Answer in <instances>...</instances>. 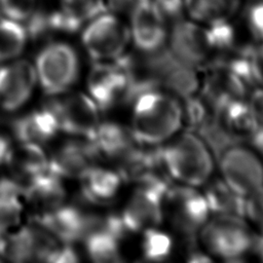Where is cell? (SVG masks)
<instances>
[{"instance_id":"1","label":"cell","mask_w":263,"mask_h":263,"mask_svg":"<svg viewBox=\"0 0 263 263\" xmlns=\"http://www.w3.org/2000/svg\"><path fill=\"white\" fill-rule=\"evenodd\" d=\"M132 134L143 145L157 146L177 135L183 124L182 100L161 88L150 89L134 100Z\"/></svg>"},{"instance_id":"2","label":"cell","mask_w":263,"mask_h":263,"mask_svg":"<svg viewBox=\"0 0 263 263\" xmlns=\"http://www.w3.org/2000/svg\"><path fill=\"white\" fill-rule=\"evenodd\" d=\"M164 167L171 179L182 185H205L213 175L215 157L198 134L179 132L160 147Z\"/></svg>"},{"instance_id":"3","label":"cell","mask_w":263,"mask_h":263,"mask_svg":"<svg viewBox=\"0 0 263 263\" xmlns=\"http://www.w3.org/2000/svg\"><path fill=\"white\" fill-rule=\"evenodd\" d=\"M256 236L245 218L214 215L198 232L197 239L212 257L239 261L253 250Z\"/></svg>"},{"instance_id":"4","label":"cell","mask_w":263,"mask_h":263,"mask_svg":"<svg viewBox=\"0 0 263 263\" xmlns=\"http://www.w3.org/2000/svg\"><path fill=\"white\" fill-rule=\"evenodd\" d=\"M163 214L181 238L193 242L198 232L211 217L202 192L195 187L180 184L171 186L163 199Z\"/></svg>"},{"instance_id":"5","label":"cell","mask_w":263,"mask_h":263,"mask_svg":"<svg viewBox=\"0 0 263 263\" xmlns=\"http://www.w3.org/2000/svg\"><path fill=\"white\" fill-rule=\"evenodd\" d=\"M130 41L128 24L117 14L104 12L90 18L81 34V42L95 62H109L124 54Z\"/></svg>"},{"instance_id":"6","label":"cell","mask_w":263,"mask_h":263,"mask_svg":"<svg viewBox=\"0 0 263 263\" xmlns=\"http://www.w3.org/2000/svg\"><path fill=\"white\" fill-rule=\"evenodd\" d=\"M221 179L247 197L263 186V157L252 146L236 142L218 157Z\"/></svg>"},{"instance_id":"7","label":"cell","mask_w":263,"mask_h":263,"mask_svg":"<svg viewBox=\"0 0 263 263\" xmlns=\"http://www.w3.org/2000/svg\"><path fill=\"white\" fill-rule=\"evenodd\" d=\"M35 66L37 80L47 95L67 90L78 77L77 52L65 42H52L44 46L36 58Z\"/></svg>"},{"instance_id":"8","label":"cell","mask_w":263,"mask_h":263,"mask_svg":"<svg viewBox=\"0 0 263 263\" xmlns=\"http://www.w3.org/2000/svg\"><path fill=\"white\" fill-rule=\"evenodd\" d=\"M166 42L179 62L195 69L209 67L216 59L209 28L188 17L174 21Z\"/></svg>"},{"instance_id":"9","label":"cell","mask_w":263,"mask_h":263,"mask_svg":"<svg viewBox=\"0 0 263 263\" xmlns=\"http://www.w3.org/2000/svg\"><path fill=\"white\" fill-rule=\"evenodd\" d=\"M167 22L155 0H136L129 13L130 41L144 53L160 50L167 41Z\"/></svg>"},{"instance_id":"10","label":"cell","mask_w":263,"mask_h":263,"mask_svg":"<svg viewBox=\"0 0 263 263\" xmlns=\"http://www.w3.org/2000/svg\"><path fill=\"white\" fill-rule=\"evenodd\" d=\"M47 106L54 112L60 129L84 139H92L100 124V108L91 98L76 92L63 100L52 101Z\"/></svg>"},{"instance_id":"11","label":"cell","mask_w":263,"mask_h":263,"mask_svg":"<svg viewBox=\"0 0 263 263\" xmlns=\"http://www.w3.org/2000/svg\"><path fill=\"white\" fill-rule=\"evenodd\" d=\"M91 99L102 110L120 102L126 103L128 77L121 57L109 62H96L87 80Z\"/></svg>"},{"instance_id":"12","label":"cell","mask_w":263,"mask_h":263,"mask_svg":"<svg viewBox=\"0 0 263 263\" xmlns=\"http://www.w3.org/2000/svg\"><path fill=\"white\" fill-rule=\"evenodd\" d=\"M168 189L140 184L120 216L126 231L137 232L157 227L163 219V199Z\"/></svg>"},{"instance_id":"13","label":"cell","mask_w":263,"mask_h":263,"mask_svg":"<svg viewBox=\"0 0 263 263\" xmlns=\"http://www.w3.org/2000/svg\"><path fill=\"white\" fill-rule=\"evenodd\" d=\"M35 67L28 61H17L0 68V108L15 111L31 97L36 84Z\"/></svg>"},{"instance_id":"14","label":"cell","mask_w":263,"mask_h":263,"mask_svg":"<svg viewBox=\"0 0 263 263\" xmlns=\"http://www.w3.org/2000/svg\"><path fill=\"white\" fill-rule=\"evenodd\" d=\"M90 219L91 214L83 213L75 206L62 204L38 215L35 223L59 240L71 243L86 237L89 231Z\"/></svg>"},{"instance_id":"15","label":"cell","mask_w":263,"mask_h":263,"mask_svg":"<svg viewBox=\"0 0 263 263\" xmlns=\"http://www.w3.org/2000/svg\"><path fill=\"white\" fill-rule=\"evenodd\" d=\"M99 156L90 140H71L62 144L49 158L48 171L61 178L81 177L93 166Z\"/></svg>"},{"instance_id":"16","label":"cell","mask_w":263,"mask_h":263,"mask_svg":"<svg viewBox=\"0 0 263 263\" xmlns=\"http://www.w3.org/2000/svg\"><path fill=\"white\" fill-rule=\"evenodd\" d=\"M60 125L49 106L24 115L12 122L14 137L24 143L41 144L54 137Z\"/></svg>"},{"instance_id":"17","label":"cell","mask_w":263,"mask_h":263,"mask_svg":"<svg viewBox=\"0 0 263 263\" xmlns=\"http://www.w3.org/2000/svg\"><path fill=\"white\" fill-rule=\"evenodd\" d=\"M23 194L31 205L43 213L62 205L66 190L61 177L47 171L28 180Z\"/></svg>"},{"instance_id":"18","label":"cell","mask_w":263,"mask_h":263,"mask_svg":"<svg viewBox=\"0 0 263 263\" xmlns=\"http://www.w3.org/2000/svg\"><path fill=\"white\" fill-rule=\"evenodd\" d=\"M242 0H185L186 17L206 27L233 20L239 14Z\"/></svg>"},{"instance_id":"19","label":"cell","mask_w":263,"mask_h":263,"mask_svg":"<svg viewBox=\"0 0 263 263\" xmlns=\"http://www.w3.org/2000/svg\"><path fill=\"white\" fill-rule=\"evenodd\" d=\"M90 141L100 155L117 160L127 154L138 143L130 129L116 122L100 123Z\"/></svg>"},{"instance_id":"20","label":"cell","mask_w":263,"mask_h":263,"mask_svg":"<svg viewBox=\"0 0 263 263\" xmlns=\"http://www.w3.org/2000/svg\"><path fill=\"white\" fill-rule=\"evenodd\" d=\"M216 115L237 142L250 140L260 128L250 106L245 100H235L227 103Z\"/></svg>"},{"instance_id":"21","label":"cell","mask_w":263,"mask_h":263,"mask_svg":"<svg viewBox=\"0 0 263 263\" xmlns=\"http://www.w3.org/2000/svg\"><path fill=\"white\" fill-rule=\"evenodd\" d=\"M202 192L211 216H232L246 219V197L230 188L221 178L210 180Z\"/></svg>"},{"instance_id":"22","label":"cell","mask_w":263,"mask_h":263,"mask_svg":"<svg viewBox=\"0 0 263 263\" xmlns=\"http://www.w3.org/2000/svg\"><path fill=\"white\" fill-rule=\"evenodd\" d=\"M48 161L49 159L39 144L22 142L18 146L12 147L6 164L18 177L30 180L47 172Z\"/></svg>"},{"instance_id":"23","label":"cell","mask_w":263,"mask_h":263,"mask_svg":"<svg viewBox=\"0 0 263 263\" xmlns=\"http://www.w3.org/2000/svg\"><path fill=\"white\" fill-rule=\"evenodd\" d=\"M82 193L91 202L112 199L119 190L121 177L118 173L102 167H90L81 177Z\"/></svg>"},{"instance_id":"24","label":"cell","mask_w":263,"mask_h":263,"mask_svg":"<svg viewBox=\"0 0 263 263\" xmlns=\"http://www.w3.org/2000/svg\"><path fill=\"white\" fill-rule=\"evenodd\" d=\"M60 3L61 11L54 20V25L65 31L78 29L79 25L87 23L103 11L100 0H60Z\"/></svg>"},{"instance_id":"25","label":"cell","mask_w":263,"mask_h":263,"mask_svg":"<svg viewBox=\"0 0 263 263\" xmlns=\"http://www.w3.org/2000/svg\"><path fill=\"white\" fill-rule=\"evenodd\" d=\"M0 256L13 262L35 260V242L32 226L7 233L0 241Z\"/></svg>"},{"instance_id":"26","label":"cell","mask_w":263,"mask_h":263,"mask_svg":"<svg viewBox=\"0 0 263 263\" xmlns=\"http://www.w3.org/2000/svg\"><path fill=\"white\" fill-rule=\"evenodd\" d=\"M29 32L24 24L0 16V61L18 57L24 50Z\"/></svg>"},{"instance_id":"27","label":"cell","mask_w":263,"mask_h":263,"mask_svg":"<svg viewBox=\"0 0 263 263\" xmlns=\"http://www.w3.org/2000/svg\"><path fill=\"white\" fill-rule=\"evenodd\" d=\"M119 240V236L108 231H95L84 238L87 255L97 263L120 261Z\"/></svg>"},{"instance_id":"28","label":"cell","mask_w":263,"mask_h":263,"mask_svg":"<svg viewBox=\"0 0 263 263\" xmlns=\"http://www.w3.org/2000/svg\"><path fill=\"white\" fill-rule=\"evenodd\" d=\"M24 187L13 179H0V223L9 227L15 223L22 213L20 196Z\"/></svg>"},{"instance_id":"29","label":"cell","mask_w":263,"mask_h":263,"mask_svg":"<svg viewBox=\"0 0 263 263\" xmlns=\"http://www.w3.org/2000/svg\"><path fill=\"white\" fill-rule=\"evenodd\" d=\"M172 236L157 227L145 229L142 238V255L147 261L161 262L165 260L173 251Z\"/></svg>"},{"instance_id":"30","label":"cell","mask_w":263,"mask_h":263,"mask_svg":"<svg viewBox=\"0 0 263 263\" xmlns=\"http://www.w3.org/2000/svg\"><path fill=\"white\" fill-rule=\"evenodd\" d=\"M37 0H0V16L25 23L36 13Z\"/></svg>"},{"instance_id":"31","label":"cell","mask_w":263,"mask_h":263,"mask_svg":"<svg viewBox=\"0 0 263 263\" xmlns=\"http://www.w3.org/2000/svg\"><path fill=\"white\" fill-rule=\"evenodd\" d=\"M246 219L263 232V186L246 197Z\"/></svg>"},{"instance_id":"32","label":"cell","mask_w":263,"mask_h":263,"mask_svg":"<svg viewBox=\"0 0 263 263\" xmlns=\"http://www.w3.org/2000/svg\"><path fill=\"white\" fill-rule=\"evenodd\" d=\"M167 20L176 21L185 15V0H155Z\"/></svg>"},{"instance_id":"33","label":"cell","mask_w":263,"mask_h":263,"mask_svg":"<svg viewBox=\"0 0 263 263\" xmlns=\"http://www.w3.org/2000/svg\"><path fill=\"white\" fill-rule=\"evenodd\" d=\"M250 106L258 124L260 127H263V86L255 87L251 93L250 98L247 101Z\"/></svg>"},{"instance_id":"34","label":"cell","mask_w":263,"mask_h":263,"mask_svg":"<svg viewBox=\"0 0 263 263\" xmlns=\"http://www.w3.org/2000/svg\"><path fill=\"white\" fill-rule=\"evenodd\" d=\"M76 261H78L76 252L67 243L66 246H61L53 256L51 263H73Z\"/></svg>"},{"instance_id":"35","label":"cell","mask_w":263,"mask_h":263,"mask_svg":"<svg viewBox=\"0 0 263 263\" xmlns=\"http://www.w3.org/2000/svg\"><path fill=\"white\" fill-rule=\"evenodd\" d=\"M12 149L10 140L4 135L0 134V165L6 164Z\"/></svg>"},{"instance_id":"36","label":"cell","mask_w":263,"mask_h":263,"mask_svg":"<svg viewBox=\"0 0 263 263\" xmlns=\"http://www.w3.org/2000/svg\"><path fill=\"white\" fill-rule=\"evenodd\" d=\"M253 249L260 256V258L263 260V232H262L261 235L256 236Z\"/></svg>"}]
</instances>
